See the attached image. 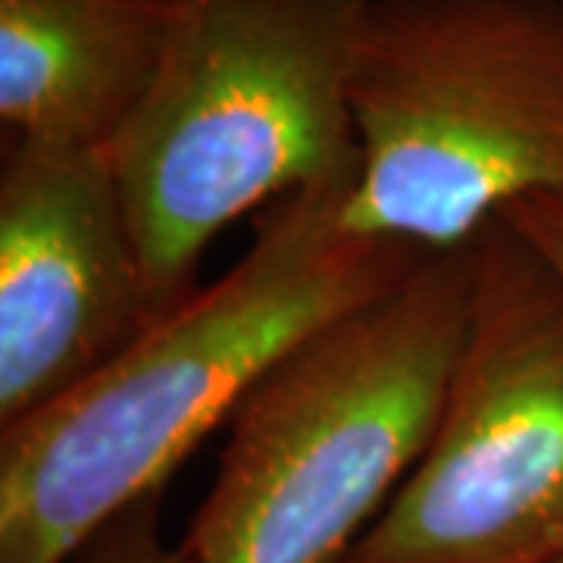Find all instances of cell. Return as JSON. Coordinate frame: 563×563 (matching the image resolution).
<instances>
[{
	"instance_id": "cell-1",
	"label": "cell",
	"mask_w": 563,
	"mask_h": 563,
	"mask_svg": "<svg viewBox=\"0 0 563 563\" xmlns=\"http://www.w3.org/2000/svg\"><path fill=\"white\" fill-rule=\"evenodd\" d=\"M361 176L263 207L220 282L54 404L0 429V563H73L303 335L401 285L429 251L347 222Z\"/></svg>"
},
{
	"instance_id": "cell-2",
	"label": "cell",
	"mask_w": 563,
	"mask_h": 563,
	"mask_svg": "<svg viewBox=\"0 0 563 563\" xmlns=\"http://www.w3.org/2000/svg\"><path fill=\"white\" fill-rule=\"evenodd\" d=\"M470 244L285 351L229 420L188 563H335L413 473L470 317Z\"/></svg>"
},
{
	"instance_id": "cell-3",
	"label": "cell",
	"mask_w": 563,
	"mask_h": 563,
	"mask_svg": "<svg viewBox=\"0 0 563 563\" xmlns=\"http://www.w3.org/2000/svg\"><path fill=\"white\" fill-rule=\"evenodd\" d=\"M373 0H181L161 69L107 157L157 313L201 291L244 213L361 176L351 69Z\"/></svg>"
},
{
	"instance_id": "cell-4",
	"label": "cell",
	"mask_w": 563,
	"mask_h": 563,
	"mask_svg": "<svg viewBox=\"0 0 563 563\" xmlns=\"http://www.w3.org/2000/svg\"><path fill=\"white\" fill-rule=\"evenodd\" d=\"M347 222L420 251L563 191V0H373L351 69Z\"/></svg>"
},
{
	"instance_id": "cell-5",
	"label": "cell",
	"mask_w": 563,
	"mask_h": 563,
	"mask_svg": "<svg viewBox=\"0 0 563 563\" xmlns=\"http://www.w3.org/2000/svg\"><path fill=\"white\" fill-rule=\"evenodd\" d=\"M442 417L413 473L335 563H544L563 554V276L495 217Z\"/></svg>"
},
{
	"instance_id": "cell-6",
	"label": "cell",
	"mask_w": 563,
	"mask_h": 563,
	"mask_svg": "<svg viewBox=\"0 0 563 563\" xmlns=\"http://www.w3.org/2000/svg\"><path fill=\"white\" fill-rule=\"evenodd\" d=\"M163 320L107 151L13 139L0 169V429Z\"/></svg>"
},
{
	"instance_id": "cell-7",
	"label": "cell",
	"mask_w": 563,
	"mask_h": 563,
	"mask_svg": "<svg viewBox=\"0 0 563 563\" xmlns=\"http://www.w3.org/2000/svg\"><path fill=\"white\" fill-rule=\"evenodd\" d=\"M181 0H0L13 139L110 151L161 69Z\"/></svg>"
},
{
	"instance_id": "cell-8",
	"label": "cell",
	"mask_w": 563,
	"mask_h": 563,
	"mask_svg": "<svg viewBox=\"0 0 563 563\" xmlns=\"http://www.w3.org/2000/svg\"><path fill=\"white\" fill-rule=\"evenodd\" d=\"M73 563H188L179 544H166L161 532V495L141 498L103 523Z\"/></svg>"
},
{
	"instance_id": "cell-9",
	"label": "cell",
	"mask_w": 563,
	"mask_h": 563,
	"mask_svg": "<svg viewBox=\"0 0 563 563\" xmlns=\"http://www.w3.org/2000/svg\"><path fill=\"white\" fill-rule=\"evenodd\" d=\"M498 217L517 225L563 276V191L526 198V201L507 207Z\"/></svg>"
},
{
	"instance_id": "cell-10",
	"label": "cell",
	"mask_w": 563,
	"mask_h": 563,
	"mask_svg": "<svg viewBox=\"0 0 563 563\" xmlns=\"http://www.w3.org/2000/svg\"><path fill=\"white\" fill-rule=\"evenodd\" d=\"M544 563H563V554H558V558H551V561H544Z\"/></svg>"
}]
</instances>
